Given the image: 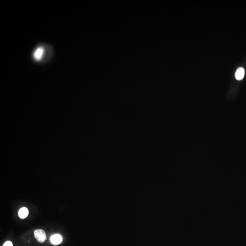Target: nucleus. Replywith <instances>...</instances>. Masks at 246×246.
<instances>
[{
  "mask_svg": "<svg viewBox=\"0 0 246 246\" xmlns=\"http://www.w3.org/2000/svg\"><path fill=\"white\" fill-rule=\"evenodd\" d=\"M34 235L35 238L40 243H43L46 240V234L43 230H35L34 232Z\"/></svg>",
  "mask_w": 246,
  "mask_h": 246,
  "instance_id": "f257e3e1",
  "label": "nucleus"
},
{
  "mask_svg": "<svg viewBox=\"0 0 246 246\" xmlns=\"http://www.w3.org/2000/svg\"><path fill=\"white\" fill-rule=\"evenodd\" d=\"M63 241V238L60 234L52 235L50 238V241L53 245H59Z\"/></svg>",
  "mask_w": 246,
  "mask_h": 246,
  "instance_id": "f03ea898",
  "label": "nucleus"
},
{
  "mask_svg": "<svg viewBox=\"0 0 246 246\" xmlns=\"http://www.w3.org/2000/svg\"><path fill=\"white\" fill-rule=\"evenodd\" d=\"M245 75V70L243 68H239L237 69L235 73V77L238 80H241L243 79Z\"/></svg>",
  "mask_w": 246,
  "mask_h": 246,
  "instance_id": "7ed1b4c3",
  "label": "nucleus"
},
{
  "mask_svg": "<svg viewBox=\"0 0 246 246\" xmlns=\"http://www.w3.org/2000/svg\"><path fill=\"white\" fill-rule=\"evenodd\" d=\"M29 214V211L28 208L25 207H22L18 211V216L21 219L26 218Z\"/></svg>",
  "mask_w": 246,
  "mask_h": 246,
  "instance_id": "20e7f679",
  "label": "nucleus"
},
{
  "mask_svg": "<svg viewBox=\"0 0 246 246\" xmlns=\"http://www.w3.org/2000/svg\"><path fill=\"white\" fill-rule=\"evenodd\" d=\"M43 53V50L42 48L39 47V48L36 49V50L35 51L34 54V56L35 59L36 60H39L41 59Z\"/></svg>",
  "mask_w": 246,
  "mask_h": 246,
  "instance_id": "39448f33",
  "label": "nucleus"
},
{
  "mask_svg": "<svg viewBox=\"0 0 246 246\" xmlns=\"http://www.w3.org/2000/svg\"><path fill=\"white\" fill-rule=\"evenodd\" d=\"M3 246H13V244H12V242L11 241H6L3 244Z\"/></svg>",
  "mask_w": 246,
  "mask_h": 246,
  "instance_id": "423d86ee",
  "label": "nucleus"
}]
</instances>
